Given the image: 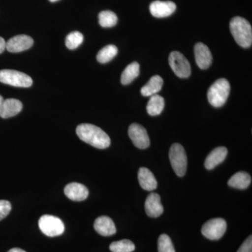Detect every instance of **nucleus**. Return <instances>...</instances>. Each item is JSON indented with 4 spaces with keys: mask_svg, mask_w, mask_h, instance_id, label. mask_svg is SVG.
Masks as SVG:
<instances>
[{
    "mask_svg": "<svg viewBox=\"0 0 252 252\" xmlns=\"http://www.w3.org/2000/svg\"><path fill=\"white\" fill-rule=\"evenodd\" d=\"M78 137L86 143L99 149L108 148L111 144L110 137L97 126L82 124L76 129Z\"/></svg>",
    "mask_w": 252,
    "mask_h": 252,
    "instance_id": "obj_1",
    "label": "nucleus"
},
{
    "mask_svg": "<svg viewBox=\"0 0 252 252\" xmlns=\"http://www.w3.org/2000/svg\"><path fill=\"white\" fill-rule=\"evenodd\" d=\"M230 30L235 41L241 47L250 48L252 44V28L245 18L236 16L232 18Z\"/></svg>",
    "mask_w": 252,
    "mask_h": 252,
    "instance_id": "obj_2",
    "label": "nucleus"
},
{
    "mask_svg": "<svg viewBox=\"0 0 252 252\" xmlns=\"http://www.w3.org/2000/svg\"><path fill=\"white\" fill-rule=\"evenodd\" d=\"M230 86L229 81L220 78L215 81L207 92V99L212 106L220 107L224 105L229 96Z\"/></svg>",
    "mask_w": 252,
    "mask_h": 252,
    "instance_id": "obj_3",
    "label": "nucleus"
},
{
    "mask_svg": "<svg viewBox=\"0 0 252 252\" xmlns=\"http://www.w3.org/2000/svg\"><path fill=\"white\" fill-rule=\"evenodd\" d=\"M169 158L176 175L180 177H184L187 169V157L185 148L180 144H172Z\"/></svg>",
    "mask_w": 252,
    "mask_h": 252,
    "instance_id": "obj_4",
    "label": "nucleus"
},
{
    "mask_svg": "<svg viewBox=\"0 0 252 252\" xmlns=\"http://www.w3.org/2000/svg\"><path fill=\"white\" fill-rule=\"evenodd\" d=\"M0 82L15 87L28 88L32 85L31 77L13 69H2L0 71Z\"/></svg>",
    "mask_w": 252,
    "mask_h": 252,
    "instance_id": "obj_5",
    "label": "nucleus"
},
{
    "mask_svg": "<svg viewBox=\"0 0 252 252\" xmlns=\"http://www.w3.org/2000/svg\"><path fill=\"white\" fill-rule=\"evenodd\" d=\"M39 226L41 231L49 237L59 236L64 231V225L62 220L53 215H43L39 219Z\"/></svg>",
    "mask_w": 252,
    "mask_h": 252,
    "instance_id": "obj_6",
    "label": "nucleus"
},
{
    "mask_svg": "<svg viewBox=\"0 0 252 252\" xmlns=\"http://www.w3.org/2000/svg\"><path fill=\"white\" fill-rule=\"evenodd\" d=\"M169 64L174 73L180 78H188L191 74V68L188 60L179 51H172L169 56Z\"/></svg>",
    "mask_w": 252,
    "mask_h": 252,
    "instance_id": "obj_7",
    "label": "nucleus"
},
{
    "mask_svg": "<svg viewBox=\"0 0 252 252\" xmlns=\"http://www.w3.org/2000/svg\"><path fill=\"white\" fill-rule=\"evenodd\" d=\"M226 228V221L223 219H212L204 223L201 232L209 240H218L225 234Z\"/></svg>",
    "mask_w": 252,
    "mask_h": 252,
    "instance_id": "obj_8",
    "label": "nucleus"
},
{
    "mask_svg": "<svg viewBox=\"0 0 252 252\" xmlns=\"http://www.w3.org/2000/svg\"><path fill=\"white\" fill-rule=\"evenodd\" d=\"M128 135L132 143L138 149H145L150 145L147 131L140 124H131L128 128Z\"/></svg>",
    "mask_w": 252,
    "mask_h": 252,
    "instance_id": "obj_9",
    "label": "nucleus"
},
{
    "mask_svg": "<svg viewBox=\"0 0 252 252\" xmlns=\"http://www.w3.org/2000/svg\"><path fill=\"white\" fill-rule=\"evenodd\" d=\"M34 44L32 38L26 34H19L11 38L6 43V49L9 52L19 53L26 51Z\"/></svg>",
    "mask_w": 252,
    "mask_h": 252,
    "instance_id": "obj_10",
    "label": "nucleus"
},
{
    "mask_svg": "<svg viewBox=\"0 0 252 252\" xmlns=\"http://www.w3.org/2000/svg\"><path fill=\"white\" fill-rule=\"evenodd\" d=\"M177 6L173 1H154L149 6L151 14L156 18H165L175 12Z\"/></svg>",
    "mask_w": 252,
    "mask_h": 252,
    "instance_id": "obj_11",
    "label": "nucleus"
},
{
    "mask_svg": "<svg viewBox=\"0 0 252 252\" xmlns=\"http://www.w3.org/2000/svg\"><path fill=\"white\" fill-rule=\"evenodd\" d=\"M195 62L201 69L210 67L212 63V56L210 50L203 43H197L194 47Z\"/></svg>",
    "mask_w": 252,
    "mask_h": 252,
    "instance_id": "obj_12",
    "label": "nucleus"
},
{
    "mask_svg": "<svg viewBox=\"0 0 252 252\" xmlns=\"http://www.w3.org/2000/svg\"><path fill=\"white\" fill-rule=\"evenodd\" d=\"M64 194L68 198L73 201H83L86 200L89 196V190L85 186L81 184L73 183L69 184L64 187Z\"/></svg>",
    "mask_w": 252,
    "mask_h": 252,
    "instance_id": "obj_13",
    "label": "nucleus"
},
{
    "mask_svg": "<svg viewBox=\"0 0 252 252\" xmlns=\"http://www.w3.org/2000/svg\"><path fill=\"white\" fill-rule=\"evenodd\" d=\"M145 211L149 217L157 218L163 213V206L160 202V196L158 193L149 194L145 201Z\"/></svg>",
    "mask_w": 252,
    "mask_h": 252,
    "instance_id": "obj_14",
    "label": "nucleus"
},
{
    "mask_svg": "<svg viewBox=\"0 0 252 252\" xmlns=\"http://www.w3.org/2000/svg\"><path fill=\"white\" fill-rule=\"evenodd\" d=\"M94 228L98 234L102 236H111L117 233V228L114 221L107 216L99 217L96 219Z\"/></svg>",
    "mask_w": 252,
    "mask_h": 252,
    "instance_id": "obj_15",
    "label": "nucleus"
},
{
    "mask_svg": "<svg viewBox=\"0 0 252 252\" xmlns=\"http://www.w3.org/2000/svg\"><path fill=\"white\" fill-rule=\"evenodd\" d=\"M23 109V104L16 99H4L0 107V117L3 119H8L17 115Z\"/></svg>",
    "mask_w": 252,
    "mask_h": 252,
    "instance_id": "obj_16",
    "label": "nucleus"
},
{
    "mask_svg": "<svg viewBox=\"0 0 252 252\" xmlns=\"http://www.w3.org/2000/svg\"><path fill=\"white\" fill-rule=\"evenodd\" d=\"M228 154V149L224 147L213 149L207 156L205 161V167L207 170H212L225 160Z\"/></svg>",
    "mask_w": 252,
    "mask_h": 252,
    "instance_id": "obj_17",
    "label": "nucleus"
},
{
    "mask_svg": "<svg viewBox=\"0 0 252 252\" xmlns=\"http://www.w3.org/2000/svg\"><path fill=\"white\" fill-rule=\"evenodd\" d=\"M139 183L144 190L152 191L157 188L158 183L155 177L149 169L140 167L138 172Z\"/></svg>",
    "mask_w": 252,
    "mask_h": 252,
    "instance_id": "obj_18",
    "label": "nucleus"
},
{
    "mask_svg": "<svg viewBox=\"0 0 252 252\" xmlns=\"http://www.w3.org/2000/svg\"><path fill=\"white\" fill-rule=\"evenodd\" d=\"M163 85L162 77L158 75L154 76L151 78L147 84L141 89V94L144 97H149L157 94L161 90Z\"/></svg>",
    "mask_w": 252,
    "mask_h": 252,
    "instance_id": "obj_19",
    "label": "nucleus"
},
{
    "mask_svg": "<svg viewBox=\"0 0 252 252\" xmlns=\"http://www.w3.org/2000/svg\"><path fill=\"white\" fill-rule=\"evenodd\" d=\"M251 176L248 172H239L230 177L228 185L235 189H246L251 185Z\"/></svg>",
    "mask_w": 252,
    "mask_h": 252,
    "instance_id": "obj_20",
    "label": "nucleus"
},
{
    "mask_svg": "<svg viewBox=\"0 0 252 252\" xmlns=\"http://www.w3.org/2000/svg\"><path fill=\"white\" fill-rule=\"evenodd\" d=\"M165 107V99L159 94L151 96L147 106V113L152 117L161 114Z\"/></svg>",
    "mask_w": 252,
    "mask_h": 252,
    "instance_id": "obj_21",
    "label": "nucleus"
},
{
    "mask_svg": "<svg viewBox=\"0 0 252 252\" xmlns=\"http://www.w3.org/2000/svg\"><path fill=\"white\" fill-rule=\"evenodd\" d=\"M140 74V64L138 63L133 62L128 64L124 69L122 74L121 81L123 85L130 84L134 79Z\"/></svg>",
    "mask_w": 252,
    "mask_h": 252,
    "instance_id": "obj_22",
    "label": "nucleus"
},
{
    "mask_svg": "<svg viewBox=\"0 0 252 252\" xmlns=\"http://www.w3.org/2000/svg\"><path fill=\"white\" fill-rule=\"evenodd\" d=\"M98 20L102 28L114 27L118 22L117 14L109 10L101 11L98 15Z\"/></svg>",
    "mask_w": 252,
    "mask_h": 252,
    "instance_id": "obj_23",
    "label": "nucleus"
},
{
    "mask_svg": "<svg viewBox=\"0 0 252 252\" xmlns=\"http://www.w3.org/2000/svg\"><path fill=\"white\" fill-rule=\"evenodd\" d=\"M118 54L117 46L109 44L104 46L97 55V60L99 63H107L112 61Z\"/></svg>",
    "mask_w": 252,
    "mask_h": 252,
    "instance_id": "obj_24",
    "label": "nucleus"
},
{
    "mask_svg": "<svg viewBox=\"0 0 252 252\" xmlns=\"http://www.w3.org/2000/svg\"><path fill=\"white\" fill-rule=\"evenodd\" d=\"M109 250L112 252H132L135 246L130 240H122L111 244Z\"/></svg>",
    "mask_w": 252,
    "mask_h": 252,
    "instance_id": "obj_25",
    "label": "nucleus"
},
{
    "mask_svg": "<svg viewBox=\"0 0 252 252\" xmlns=\"http://www.w3.org/2000/svg\"><path fill=\"white\" fill-rule=\"evenodd\" d=\"M84 36L81 32L77 31L69 33L65 39V45L67 49L74 50L77 49L82 44Z\"/></svg>",
    "mask_w": 252,
    "mask_h": 252,
    "instance_id": "obj_26",
    "label": "nucleus"
},
{
    "mask_svg": "<svg viewBox=\"0 0 252 252\" xmlns=\"http://www.w3.org/2000/svg\"><path fill=\"white\" fill-rule=\"evenodd\" d=\"M158 252H175L171 239L166 234H162L158 241Z\"/></svg>",
    "mask_w": 252,
    "mask_h": 252,
    "instance_id": "obj_27",
    "label": "nucleus"
},
{
    "mask_svg": "<svg viewBox=\"0 0 252 252\" xmlns=\"http://www.w3.org/2000/svg\"><path fill=\"white\" fill-rule=\"evenodd\" d=\"M11 205L7 200H0V220H4L11 212Z\"/></svg>",
    "mask_w": 252,
    "mask_h": 252,
    "instance_id": "obj_28",
    "label": "nucleus"
},
{
    "mask_svg": "<svg viewBox=\"0 0 252 252\" xmlns=\"http://www.w3.org/2000/svg\"><path fill=\"white\" fill-rule=\"evenodd\" d=\"M237 252H252V235L247 238Z\"/></svg>",
    "mask_w": 252,
    "mask_h": 252,
    "instance_id": "obj_29",
    "label": "nucleus"
},
{
    "mask_svg": "<svg viewBox=\"0 0 252 252\" xmlns=\"http://www.w3.org/2000/svg\"><path fill=\"white\" fill-rule=\"evenodd\" d=\"M5 49H6V41L2 37H0V54L4 52Z\"/></svg>",
    "mask_w": 252,
    "mask_h": 252,
    "instance_id": "obj_30",
    "label": "nucleus"
},
{
    "mask_svg": "<svg viewBox=\"0 0 252 252\" xmlns=\"http://www.w3.org/2000/svg\"><path fill=\"white\" fill-rule=\"evenodd\" d=\"M8 252H26L24 251V250H21L20 248H13L11 250H10Z\"/></svg>",
    "mask_w": 252,
    "mask_h": 252,
    "instance_id": "obj_31",
    "label": "nucleus"
},
{
    "mask_svg": "<svg viewBox=\"0 0 252 252\" xmlns=\"http://www.w3.org/2000/svg\"><path fill=\"white\" fill-rule=\"evenodd\" d=\"M3 101H4V99H3L2 96L0 95V107H1V104H2Z\"/></svg>",
    "mask_w": 252,
    "mask_h": 252,
    "instance_id": "obj_32",
    "label": "nucleus"
},
{
    "mask_svg": "<svg viewBox=\"0 0 252 252\" xmlns=\"http://www.w3.org/2000/svg\"><path fill=\"white\" fill-rule=\"evenodd\" d=\"M51 2H56V1H59V0H49Z\"/></svg>",
    "mask_w": 252,
    "mask_h": 252,
    "instance_id": "obj_33",
    "label": "nucleus"
}]
</instances>
